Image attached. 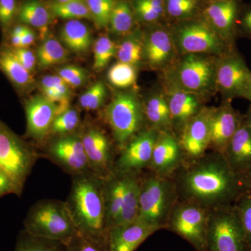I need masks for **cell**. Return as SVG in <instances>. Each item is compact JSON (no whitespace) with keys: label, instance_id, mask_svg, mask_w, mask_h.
Instances as JSON below:
<instances>
[{"label":"cell","instance_id":"cell-56","mask_svg":"<svg viewBox=\"0 0 251 251\" xmlns=\"http://www.w3.org/2000/svg\"><path fill=\"white\" fill-rule=\"evenodd\" d=\"M206 1H229V0H205Z\"/></svg>","mask_w":251,"mask_h":251},{"label":"cell","instance_id":"cell-13","mask_svg":"<svg viewBox=\"0 0 251 251\" xmlns=\"http://www.w3.org/2000/svg\"><path fill=\"white\" fill-rule=\"evenodd\" d=\"M45 150V156L68 174L92 173L80 133L56 135Z\"/></svg>","mask_w":251,"mask_h":251},{"label":"cell","instance_id":"cell-6","mask_svg":"<svg viewBox=\"0 0 251 251\" xmlns=\"http://www.w3.org/2000/svg\"><path fill=\"white\" fill-rule=\"evenodd\" d=\"M168 24L179 56L202 54L219 57L234 50L216 34L201 16Z\"/></svg>","mask_w":251,"mask_h":251},{"label":"cell","instance_id":"cell-17","mask_svg":"<svg viewBox=\"0 0 251 251\" xmlns=\"http://www.w3.org/2000/svg\"><path fill=\"white\" fill-rule=\"evenodd\" d=\"M241 5L239 0L206 1L204 0L201 17L230 47L234 48L237 35V21Z\"/></svg>","mask_w":251,"mask_h":251},{"label":"cell","instance_id":"cell-46","mask_svg":"<svg viewBox=\"0 0 251 251\" xmlns=\"http://www.w3.org/2000/svg\"><path fill=\"white\" fill-rule=\"evenodd\" d=\"M41 89H52L67 98L71 99V87L58 75H46L41 81Z\"/></svg>","mask_w":251,"mask_h":251},{"label":"cell","instance_id":"cell-27","mask_svg":"<svg viewBox=\"0 0 251 251\" xmlns=\"http://www.w3.org/2000/svg\"><path fill=\"white\" fill-rule=\"evenodd\" d=\"M0 70L18 90H27L34 82L31 73L20 63L9 46L0 47Z\"/></svg>","mask_w":251,"mask_h":251},{"label":"cell","instance_id":"cell-9","mask_svg":"<svg viewBox=\"0 0 251 251\" xmlns=\"http://www.w3.org/2000/svg\"><path fill=\"white\" fill-rule=\"evenodd\" d=\"M210 210L181 201L175 204L167 229L180 236L197 251H206Z\"/></svg>","mask_w":251,"mask_h":251},{"label":"cell","instance_id":"cell-51","mask_svg":"<svg viewBox=\"0 0 251 251\" xmlns=\"http://www.w3.org/2000/svg\"><path fill=\"white\" fill-rule=\"evenodd\" d=\"M11 48L21 47V36L9 34Z\"/></svg>","mask_w":251,"mask_h":251},{"label":"cell","instance_id":"cell-55","mask_svg":"<svg viewBox=\"0 0 251 251\" xmlns=\"http://www.w3.org/2000/svg\"><path fill=\"white\" fill-rule=\"evenodd\" d=\"M57 2L64 3V2H70V1H85L86 0H52Z\"/></svg>","mask_w":251,"mask_h":251},{"label":"cell","instance_id":"cell-23","mask_svg":"<svg viewBox=\"0 0 251 251\" xmlns=\"http://www.w3.org/2000/svg\"><path fill=\"white\" fill-rule=\"evenodd\" d=\"M237 174L244 175L251 167V127L243 122L229 142L224 155Z\"/></svg>","mask_w":251,"mask_h":251},{"label":"cell","instance_id":"cell-43","mask_svg":"<svg viewBox=\"0 0 251 251\" xmlns=\"http://www.w3.org/2000/svg\"><path fill=\"white\" fill-rule=\"evenodd\" d=\"M58 75L71 88H76L85 83L87 73L85 69L75 65H67L59 69Z\"/></svg>","mask_w":251,"mask_h":251},{"label":"cell","instance_id":"cell-48","mask_svg":"<svg viewBox=\"0 0 251 251\" xmlns=\"http://www.w3.org/2000/svg\"><path fill=\"white\" fill-rule=\"evenodd\" d=\"M237 33L251 39V5L240 7L237 21Z\"/></svg>","mask_w":251,"mask_h":251},{"label":"cell","instance_id":"cell-45","mask_svg":"<svg viewBox=\"0 0 251 251\" xmlns=\"http://www.w3.org/2000/svg\"><path fill=\"white\" fill-rule=\"evenodd\" d=\"M66 251H108L106 246L94 242L77 232L67 244Z\"/></svg>","mask_w":251,"mask_h":251},{"label":"cell","instance_id":"cell-26","mask_svg":"<svg viewBox=\"0 0 251 251\" xmlns=\"http://www.w3.org/2000/svg\"><path fill=\"white\" fill-rule=\"evenodd\" d=\"M52 18L47 3L42 0H22L19 2L16 22L36 28L44 36Z\"/></svg>","mask_w":251,"mask_h":251},{"label":"cell","instance_id":"cell-19","mask_svg":"<svg viewBox=\"0 0 251 251\" xmlns=\"http://www.w3.org/2000/svg\"><path fill=\"white\" fill-rule=\"evenodd\" d=\"M209 108L204 107L179 133L183 151L191 160L202 156L209 148Z\"/></svg>","mask_w":251,"mask_h":251},{"label":"cell","instance_id":"cell-44","mask_svg":"<svg viewBox=\"0 0 251 251\" xmlns=\"http://www.w3.org/2000/svg\"><path fill=\"white\" fill-rule=\"evenodd\" d=\"M19 1L0 0V27L4 30L11 28L16 21Z\"/></svg>","mask_w":251,"mask_h":251},{"label":"cell","instance_id":"cell-16","mask_svg":"<svg viewBox=\"0 0 251 251\" xmlns=\"http://www.w3.org/2000/svg\"><path fill=\"white\" fill-rule=\"evenodd\" d=\"M90 171L105 179L114 173L111 144L107 135L97 127H88L80 133Z\"/></svg>","mask_w":251,"mask_h":251},{"label":"cell","instance_id":"cell-22","mask_svg":"<svg viewBox=\"0 0 251 251\" xmlns=\"http://www.w3.org/2000/svg\"><path fill=\"white\" fill-rule=\"evenodd\" d=\"M158 231L139 220L115 226L106 234L108 251H135L148 238Z\"/></svg>","mask_w":251,"mask_h":251},{"label":"cell","instance_id":"cell-30","mask_svg":"<svg viewBox=\"0 0 251 251\" xmlns=\"http://www.w3.org/2000/svg\"><path fill=\"white\" fill-rule=\"evenodd\" d=\"M138 25L130 0H117L109 21L110 33L125 36L136 29Z\"/></svg>","mask_w":251,"mask_h":251},{"label":"cell","instance_id":"cell-25","mask_svg":"<svg viewBox=\"0 0 251 251\" xmlns=\"http://www.w3.org/2000/svg\"><path fill=\"white\" fill-rule=\"evenodd\" d=\"M126 175L114 173L104 179L105 225L107 232L116 225L125 197Z\"/></svg>","mask_w":251,"mask_h":251},{"label":"cell","instance_id":"cell-35","mask_svg":"<svg viewBox=\"0 0 251 251\" xmlns=\"http://www.w3.org/2000/svg\"><path fill=\"white\" fill-rule=\"evenodd\" d=\"M47 4L53 17L67 21L83 19L92 21L90 10L85 1L60 3L52 0L47 2Z\"/></svg>","mask_w":251,"mask_h":251},{"label":"cell","instance_id":"cell-54","mask_svg":"<svg viewBox=\"0 0 251 251\" xmlns=\"http://www.w3.org/2000/svg\"><path fill=\"white\" fill-rule=\"evenodd\" d=\"M244 122H245L248 126L251 127V103L249 110H248L247 115L244 117Z\"/></svg>","mask_w":251,"mask_h":251},{"label":"cell","instance_id":"cell-39","mask_svg":"<svg viewBox=\"0 0 251 251\" xmlns=\"http://www.w3.org/2000/svg\"><path fill=\"white\" fill-rule=\"evenodd\" d=\"M242 226L247 249L251 250V191L249 188L234 204Z\"/></svg>","mask_w":251,"mask_h":251},{"label":"cell","instance_id":"cell-5","mask_svg":"<svg viewBox=\"0 0 251 251\" xmlns=\"http://www.w3.org/2000/svg\"><path fill=\"white\" fill-rule=\"evenodd\" d=\"M176 184L169 176L153 174L140 180L138 220L160 230L167 229L177 202Z\"/></svg>","mask_w":251,"mask_h":251},{"label":"cell","instance_id":"cell-8","mask_svg":"<svg viewBox=\"0 0 251 251\" xmlns=\"http://www.w3.org/2000/svg\"><path fill=\"white\" fill-rule=\"evenodd\" d=\"M38 156L34 149L0 125V171L12 181L18 193L22 191Z\"/></svg>","mask_w":251,"mask_h":251},{"label":"cell","instance_id":"cell-32","mask_svg":"<svg viewBox=\"0 0 251 251\" xmlns=\"http://www.w3.org/2000/svg\"><path fill=\"white\" fill-rule=\"evenodd\" d=\"M165 22L173 23L201 16L204 0H164Z\"/></svg>","mask_w":251,"mask_h":251},{"label":"cell","instance_id":"cell-20","mask_svg":"<svg viewBox=\"0 0 251 251\" xmlns=\"http://www.w3.org/2000/svg\"><path fill=\"white\" fill-rule=\"evenodd\" d=\"M27 118V135L36 141H43L50 134L57 116V107L44 95L28 99L25 105Z\"/></svg>","mask_w":251,"mask_h":251},{"label":"cell","instance_id":"cell-4","mask_svg":"<svg viewBox=\"0 0 251 251\" xmlns=\"http://www.w3.org/2000/svg\"><path fill=\"white\" fill-rule=\"evenodd\" d=\"M23 230L66 245L77 233L66 202L50 199L38 201L31 206L25 219Z\"/></svg>","mask_w":251,"mask_h":251},{"label":"cell","instance_id":"cell-29","mask_svg":"<svg viewBox=\"0 0 251 251\" xmlns=\"http://www.w3.org/2000/svg\"><path fill=\"white\" fill-rule=\"evenodd\" d=\"M126 175L125 197L120 216L115 226L137 221L139 212L140 180L135 173ZM114 226V227H115Z\"/></svg>","mask_w":251,"mask_h":251},{"label":"cell","instance_id":"cell-15","mask_svg":"<svg viewBox=\"0 0 251 251\" xmlns=\"http://www.w3.org/2000/svg\"><path fill=\"white\" fill-rule=\"evenodd\" d=\"M242 117L226 100L217 108H209V148L224 155L229 142L244 122Z\"/></svg>","mask_w":251,"mask_h":251},{"label":"cell","instance_id":"cell-10","mask_svg":"<svg viewBox=\"0 0 251 251\" xmlns=\"http://www.w3.org/2000/svg\"><path fill=\"white\" fill-rule=\"evenodd\" d=\"M247 249L234 204L210 210L206 251H247Z\"/></svg>","mask_w":251,"mask_h":251},{"label":"cell","instance_id":"cell-53","mask_svg":"<svg viewBox=\"0 0 251 251\" xmlns=\"http://www.w3.org/2000/svg\"><path fill=\"white\" fill-rule=\"evenodd\" d=\"M243 99H247V100H249L251 103V79L250 82H249V85H248L247 90H246L245 94H244Z\"/></svg>","mask_w":251,"mask_h":251},{"label":"cell","instance_id":"cell-2","mask_svg":"<svg viewBox=\"0 0 251 251\" xmlns=\"http://www.w3.org/2000/svg\"><path fill=\"white\" fill-rule=\"evenodd\" d=\"M103 182L92 173L73 176L66 204L77 232L106 246Z\"/></svg>","mask_w":251,"mask_h":251},{"label":"cell","instance_id":"cell-41","mask_svg":"<svg viewBox=\"0 0 251 251\" xmlns=\"http://www.w3.org/2000/svg\"><path fill=\"white\" fill-rule=\"evenodd\" d=\"M80 124V115L75 109L70 108L54 118L50 133L54 135L74 133Z\"/></svg>","mask_w":251,"mask_h":251},{"label":"cell","instance_id":"cell-52","mask_svg":"<svg viewBox=\"0 0 251 251\" xmlns=\"http://www.w3.org/2000/svg\"><path fill=\"white\" fill-rule=\"evenodd\" d=\"M245 184L247 185V188L251 191V167L250 169L243 176Z\"/></svg>","mask_w":251,"mask_h":251},{"label":"cell","instance_id":"cell-42","mask_svg":"<svg viewBox=\"0 0 251 251\" xmlns=\"http://www.w3.org/2000/svg\"><path fill=\"white\" fill-rule=\"evenodd\" d=\"M107 89L102 81L95 82L79 99L80 106L86 110H96L103 105Z\"/></svg>","mask_w":251,"mask_h":251},{"label":"cell","instance_id":"cell-11","mask_svg":"<svg viewBox=\"0 0 251 251\" xmlns=\"http://www.w3.org/2000/svg\"><path fill=\"white\" fill-rule=\"evenodd\" d=\"M251 79L250 69L235 50L216 57V90L224 101L243 98Z\"/></svg>","mask_w":251,"mask_h":251},{"label":"cell","instance_id":"cell-31","mask_svg":"<svg viewBox=\"0 0 251 251\" xmlns=\"http://www.w3.org/2000/svg\"><path fill=\"white\" fill-rule=\"evenodd\" d=\"M117 45L116 56L119 62L133 65H140L143 62V31L137 27Z\"/></svg>","mask_w":251,"mask_h":251},{"label":"cell","instance_id":"cell-36","mask_svg":"<svg viewBox=\"0 0 251 251\" xmlns=\"http://www.w3.org/2000/svg\"><path fill=\"white\" fill-rule=\"evenodd\" d=\"M67 245L58 241L36 237L23 230L14 251H66Z\"/></svg>","mask_w":251,"mask_h":251},{"label":"cell","instance_id":"cell-21","mask_svg":"<svg viewBox=\"0 0 251 251\" xmlns=\"http://www.w3.org/2000/svg\"><path fill=\"white\" fill-rule=\"evenodd\" d=\"M163 90L169 105L173 130L179 133L187 122L205 107L203 104L204 98L199 94L166 86H163Z\"/></svg>","mask_w":251,"mask_h":251},{"label":"cell","instance_id":"cell-14","mask_svg":"<svg viewBox=\"0 0 251 251\" xmlns=\"http://www.w3.org/2000/svg\"><path fill=\"white\" fill-rule=\"evenodd\" d=\"M160 131L148 128L142 130L122 149L115 162L114 173L119 174L136 173L150 167L153 148Z\"/></svg>","mask_w":251,"mask_h":251},{"label":"cell","instance_id":"cell-49","mask_svg":"<svg viewBox=\"0 0 251 251\" xmlns=\"http://www.w3.org/2000/svg\"><path fill=\"white\" fill-rule=\"evenodd\" d=\"M10 193H18L17 190L9 177L0 171V197Z\"/></svg>","mask_w":251,"mask_h":251},{"label":"cell","instance_id":"cell-1","mask_svg":"<svg viewBox=\"0 0 251 251\" xmlns=\"http://www.w3.org/2000/svg\"><path fill=\"white\" fill-rule=\"evenodd\" d=\"M175 182L183 201L209 210L233 205L248 189L243 176L232 170L224 155L215 151L191 160Z\"/></svg>","mask_w":251,"mask_h":251},{"label":"cell","instance_id":"cell-40","mask_svg":"<svg viewBox=\"0 0 251 251\" xmlns=\"http://www.w3.org/2000/svg\"><path fill=\"white\" fill-rule=\"evenodd\" d=\"M117 0H86L92 21L99 29L108 28L110 16Z\"/></svg>","mask_w":251,"mask_h":251},{"label":"cell","instance_id":"cell-34","mask_svg":"<svg viewBox=\"0 0 251 251\" xmlns=\"http://www.w3.org/2000/svg\"><path fill=\"white\" fill-rule=\"evenodd\" d=\"M69 54L57 39L48 38L36 51V59L41 67L46 68L62 64L67 60Z\"/></svg>","mask_w":251,"mask_h":251},{"label":"cell","instance_id":"cell-18","mask_svg":"<svg viewBox=\"0 0 251 251\" xmlns=\"http://www.w3.org/2000/svg\"><path fill=\"white\" fill-rule=\"evenodd\" d=\"M182 148L173 131H161L153 148L150 167L155 174L169 176L182 163Z\"/></svg>","mask_w":251,"mask_h":251},{"label":"cell","instance_id":"cell-28","mask_svg":"<svg viewBox=\"0 0 251 251\" xmlns=\"http://www.w3.org/2000/svg\"><path fill=\"white\" fill-rule=\"evenodd\" d=\"M59 35L64 45L76 53L87 52L92 45L90 28L81 20L67 21L63 25Z\"/></svg>","mask_w":251,"mask_h":251},{"label":"cell","instance_id":"cell-33","mask_svg":"<svg viewBox=\"0 0 251 251\" xmlns=\"http://www.w3.org/2000/svg\"><path fill=\"white\" fill-rule=\"evenodd\" d=\"M138 25L165 22L164 0H130Z\"/></svg>","mask_w":251,"mask_h":251},{"label":"cell","instance_id":"cell-12","mask_svg":"<svg viewBox=\"0 0 251 251\" xmlns=\"http://www.w3.org/2000/svg\"><path fill=\"white\" fill-rule=\"evenodd\" d=\"M143 62L152 70L163 72L179 57L169 25L157 23L144 26Z\"/></svg>","mask_w":251,"mask_h":251},{"label":"cell","instance_id":"cell-3","mask_svg":"<svg viewBox=\"0 0 251 251\" xmlns=\"http://www.w3.org/2000/svg\"><path fill=\"white\" fill-rule=\"evenodd\" d=\"M214 56L202 54L179 55L163 74V86L206 96L216 92Z\"/></svg>","mask_w":251,"mask_h":251},{"label":"cell","instance_id":"cell-50","mask_svg":"<svg viewBox=\"0 0 251 251\" xmlns=\"http://www.w3.org/2000/svg\"><path fill=\"white\" fill-rule=\"evenodd\" d=\"M35 39V33L31 27L27 26L25 31L21 36V47L29 48L31 44H34Z\"/></svg>","mask_w":251,"mask_h":251},{"label":"cell","instance_id":"cell-7","mask_svg":"<svg viewBox=\"0 0 251 251\" xmlns=\"http://www.w3.org/2000/svg\"><path fill=\"white\" fill-rule=\"evenodd\" d=\"M114 139L122 149L140 133L145 122L143 102L133 92L117 93L105 110Z\"/></svg>","mask_w":251,"mask_h":251},{"label":"cell","instance_id":"cell-24","mask_svg":"<svg viewBox=\"0 0 251 251\" xmlns=\"http://www.w3.org/2000/svg\"><path fill=\"white\" fill-rule=\"evenodd\" d=\"M145 120L158 131H173L171 111L164 90L150 92L143 102Z\"/></svg>","mask_w":251,"mask_h":251},{"label":"cell","instance_id":"cell-57","mask_svg":"<svg viewBox=\"0 0 251 251\" xmlns=\"http://www.w3.org/2000/svg\"><path fill=\"white\" fill-rule=\"evenodd\" d=\"M247 251H251V249H247Z\"/></svg>","mask_w":251,"mask_h":251},{"label":"cell","instance_id":"cell-38","mask_svg":"<svg viewBox=\"0 0 251 251\" xmlns=\"http://www.w3.org/2000/svg\"><path fill=\"white\" fill-rule=\"evenodd\" d=\"M117 45L108 36H100L96 41L94 50V69L102 70L116 56Z\"/></svg>","mask_w":251,"mask_h":251},{"label":"cell","instance_id":"cell-37","mask_svg":"<svg viewBox=\"0 0 251 251\" xmlns=\"http://www.w3.org/2000/svg\"><path fill=\"white\" fill-rule=\"evenodd\" d=\"M138 77V67L127 63L118 62L110 68L108 80L117 88L126 89L132 87Z\"/></svg>","mask_w":251,"mask_h":251},{"label":"cell","instance_id":"cell-47","mask_svg":"<svg viewBox=\"0 0 251 251\" xmlns=\"http://www.w3.org/2000/svg\"><path fill=\"white\" fill-rule=\"evenodd\" d=\"M11 49L16 58L23 67L30 73L34 72L37 59L32 50L29 48L25 47L11 48Z\"/></svg>","mask_w":251,"mask_h":251}]
</instances>
